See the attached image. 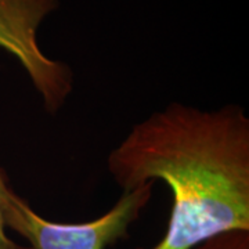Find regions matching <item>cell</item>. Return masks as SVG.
Segmentation results:
<instances>
[{"label":"cell","mask_w":249,"mask_h":249,"mask_svg":"<svg viewBox=\"0 0 249 249\" xmlns=\"http://www.w3.org/2000/svg\"><path fill=\"white\" fill-rule=\"evenodd\" d=\"M107 169L122 193L154 181L172 191L163 237L136 249H194L223 232L249 231V118L237 104L169 103L132 126Z\"/></svg>","instance_id":"cell-1"},{"label":"cell","mask_w":249,"mask_h":249,"mask_svg":"<svg viewBox=\"0 0 249 249\" xmlns=\"http://www.w3.org/2000/svg\"><path fill=\"white\" fill-rule=\"evenodd\" d=\"M154 183L124 191L104 214L89 222L58 223L37 214L9 187L3 202L6 229L29 244L31 249H107L127 237L152 198Z\"/></svg>","instance_id":"cell-2"},{"label":"cell","mask_w":249,"mask_h":249,"mask_svg":"<svg viewBox=\"0 0 249 249\" xmlns=\"http://www.w3.org/2000/svg\"><path fill=\"white\" fill-rule=\"evenodd\" d=\"M60 7V0H0V49L27 72L47 114L60 112L73 90L68 64L47 57L37 42V29Z\"/></svg>","instance_id":"cell-3"},{"label":"cell","mask_w":249,"mask_h":249,"mask_svg":"<svg viewBox=\"0 0 249 249\" xmlns=\"http://www.w3.org/2000/svg\"><path fill=\"white\" fill-rule=\"evenodd\" d=\"M194 249H249V231L234 230L223 232Z\"/></svg>","instance_id":"cell-4"},{"label":"cell","mask_w":249,"mask_h":249,"mask_svg":"<svg viewBox=\"0 0 249 249\" xmlns=\"http://www.w3.org/2000/svg\"><path fill=\"white\" fill-rule=\"evenodd\" d=\"M10 183L3 170L0 169V249H25L17 244L14 240H11L7 234L6 223H4V216H3V202H4V196L6 191L9 190Z\"/></svg>","instance_id":"cell-5"}]
</instances>
